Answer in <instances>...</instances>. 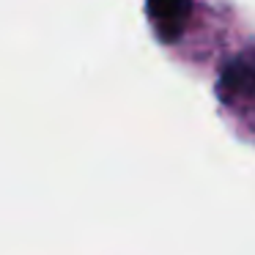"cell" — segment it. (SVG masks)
Segmentation results:
<instances>
[{
  "label": "cell",
  "instance_id": "obj_1",
  "mask_svg": "<svg viewBox=\"0 0 255 255\" xmlns=\"http://www.w3.org/2000/svg\"><path fill=\"white\" fill-rule=\"evenodd\" d=\"M145 17L154 39L198 72L220 66L239 47L236 17L217 0H145Z\"/></svg>",
  "mask_w": 255,
  "mask_h": 255
},
{
  "label": "cell",
  "instance_id": "obj_2",
  "mask_svg": "<svg viewBox=\"0 0 255 255\" xmlns=\"http://www.w3.org/2000/svg\"><path fill=\"white\" fill-rule=\"evenodd\" d=\"M217 105L242 137L255 140V41L239 44L217 66Z\"/></svg>",
  "mask_w": 255,
  "mask_h": 255
}]
</instances>
